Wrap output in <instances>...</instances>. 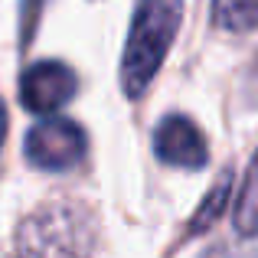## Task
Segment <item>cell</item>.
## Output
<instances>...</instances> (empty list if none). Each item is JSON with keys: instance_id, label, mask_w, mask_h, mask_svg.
I'll return each mask as SVG.
<instances>
[{"instance_id": "cell-1", "label": "cell", "mask_w": 258, "mask_h": 258, "mask_svg": "<svg viewBox=\"0 0 258 258\" xmlns=\"http://www.w3.org/2000/svg\"><path fill=\"white\" fill-rule=\"evenodd\" d=\"M183 23V0H138L121 56V88L127 98H141L173 46Z\"/></svg>"}, {"instance_id": "cell-2", "label": "cell", "mask_w": 258, "mask_h": 258, "mask_svg": "<svg viewBox=\"0 0 258 258\" xmlns=\"http://www.w3.org/2000/svg\"><path fill=\"white\" fill-rule=\"evenodd\" d=\"M17 245L23 258H88L95 245V219L79 203H46L23 222Z\"/></svg>"}, {"instance_id": "cell-3", "label": "cell", "mask_w": 258, "mask_h": 258, "mask_svg": "<svg viewBox=\"0 0 258 258\" xmlns=\"http://www.w3.org/2000/svg\"><path fill=\"white\" fill-rule=\"evenodd\" d=\"M23 147L36 170H72L85 157V131L69 118H46L30 127Z\"/></svg>"}, {"instance_id": "cell-4", "label": "cell", "mask_w": 258, "mask_h": 258, "mask_svg": "<svg viewBox=\"0 0 258 258\" xmlns=\"http://www.w3.org/2000/svg\"><path fill=\"white\" fill-rule=\"evenodd\" d=\"M76 72L66 62H36L23 72L20 79V101L26 111L33 114H52L62 105H69V98L76 95Z\"/></svg>"}, {"instance_id": "cell-5", "label": "cell", "mask_w": 258, "mask_h": 258, "mask_svg": "<svg viewBox=\"0 0 258 258\" xmlns=\"http://www.w3.org/2000/svg\"><path fill=\"white\" fill-rule=\"evenodd\" d=\"M154 154L157 160L170 167H183V170H200L209 157V147L203 131L183 114H167L157 124V134H154Z\"/></svg>"}, {"instance_id": "cell-6", "label": "cell", "mask_w": 258, "mask_h": 258, "mask_svg": "<svg viewBox=\"0 0 258 258\" xmlns=\"http://www.w3.org/2000/svg\"><path fill=\"white\" fill-rule=\"evenodd\" d=\"M232 222L239 235H258V151L248 164L245 176H242L239 196H235V209H232Z\"/></svg>"}, {"instance_id": "cell-7", "label": "cell", "mask_w": 258, "mask_h": 258, "mask_svg": "<svg viewBox=\"0 0 258 258\" xmlns=\"http://www.w3.org/2000/svg\"><path fill=\"white\" fill-rule=\"evenodd\" d=\"M213 23L222 33L258 30V0H213Z\"/></svg>"}, {"instance_id": "cell-8", "label": "cell", "mask_w": 258, "mask_h": 258, "mask_svg": "<svg viewBox=\"0 0 258 258\" xmlns=\"http://www.w3.org/2000/svg\"><path fill=\"white\" fill-rule=\"evenodd\" d=\"M229 193H232V173H229V170H222V173H219V180H216V186L206 193L203 206L196 209V216L189 219V232H193V235L206 232V229L213 226L216 219H219V213L226 209V203H229Z\"/></svg>"}, {"instance_id": "cell-9", "label": "cell", "mask_w": 258, "mask_h": 258, "mask_svg": "<svg viewBox=\"0 0 258 258\" xmlns=\"http://www.w3.org/2000/svg\"><path fill=\"white\" fill-rule=\"evenodd\" d=\"M4 138H7V108L0 101V147H4Z\"/></svg>"}]
</instances>
